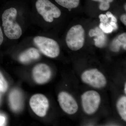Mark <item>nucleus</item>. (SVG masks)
<instances>
[{"instance_id": "nucleus-16", "label": "nucleus", "mask_w": 126, "mask_h": 126, "mask_svg": "<svg viewBox=\"0 0 126 126\" xmlns=\"http://www.w3.org/2000/svg\"><path fill=\"white\" fill-rule=\"evenodd\" d=\"M99 28L104 33H109L113 31V29L109 23L106 24L101 23L99 25Z\"/></svg>"}, {"instance_id": "nucleus-25", "label": "nucleus", "mask_w": 126, "mask_h": 126, "mask_svg": "<svg viewBox=\"0 0 126 126\" xmlns=\"http://www.w3.org/2000/svg\"><path fill=\"white\" fill-rule=\"evenodd\" d=\"M94 1H98L101 3V2H108L109 3L112 2L113 0H93Z\"/></svg>"}, {"instance_id": "nucleus-1", "label": "nucleus", "mask_w": 126, "mask_h": 126, "mask_svg": "<svg viewBox=\"0 0 126 126\" xmlns=\"http://www.w3.org/2000/svg\"><path fill=\"white\" fill-rule=\"evenodd\" d=\"M17 15V10L14 7L5 10L2 15V26L4 32L10 39H18L22 34L21 27L16 21Z\"/></svg>"}, {"instance_id": "nucleus-22", "label": "nucleus", "mask_w": 126, "mask_h": 126, "mask_svg": "<svg viewBox=\"0 0 126 126\" xmlns=\"http://www.w3.org/2000/svg\"><path fill=\"white\" fill-rule=\"evenodd\" d=\"M5 119L4 117L0 115V126H3L5 122Z\"/></svg>"}, {"instance_id": "nucleus-8", "label": "nucleus", "mask_w": 126, "mask_h": 126, "mask_svg": "<svg viewBox=\"0 0 126 126\" xmlns=\"http://www.w3.org/2000/svg\"><path fill=\"white\" fill-rule=\"evenodd\" d=\"M58 101L63 111L69 115L77 112L78 106L77 101L69 94L65 92H61L58 96Z\"/></svg>"}, {"instance_id": "nucleus-11", "label": "nucleus", "mask_w": 126, "mask_h": 126, "mask_svg": "<svg viewBox=\"0 0 126 126\" xmlns=\"http://www.w3.org/2000/svg\"><path fill=\"white\" fill-rule=\"evenodd\" d=\"M9 98L12 109L15 111L20 110L23 103V97L20 92L17 89H14L10 93Z\"/></svg>"}, {"instance_id": "nucleus-12", "label": "nucleus", "mask_w": 126, "mask_h": 126, "mask_svg": "<svg viewBox=\"0 0 126 126\" xmlns=\"http://www.w3.org/2000/svg\"><path fill=\"white\" fill-rule=\"evenodd\" d=\"M90 37L96 36L94 39V45L98 48H102L106 45L107 38L104 33L100 28L96 27L93 29L90 30L89 33Z\"/></svg>"}, {"instance_id": "nucleus-7", "label": "nucleus", "mask_w": 126, "mask_h": 126, "mask_svg": "<svg viewBox=\"0 0 126 126\" xmlns=\"http://www.w3.org/2000/svg\"><path fill=\"white\" fill-rule=\"evenodd\" d=\"M30 105L36 115L40 117H44L47 114L49 107V102L47 98L44 94H37L31 98Z\"/></svg>"}, {"instance_id": "nucleus-26", "label": "nucleus", "mask_w": 126, "mask_h": 126, "mask_svg": "<svg viewBox=\"0 0 126 126\" xmlns=\"http://www.w3.org/2000/svg\"><path fill=\"white\" fill-rule=\"evenodd\" d=\"M124 92L125 94L126 93V83H125V85H124Z\"/></svg>"}, {"instance_id": "nucleus-15", "label": "nucleus", "mask_w": 126, "mask_h": 126, "mask_svg": "<svg viewBox=\"0 0 126 126\" xmlns=\"http://www.w3.org/2000/svg\"><path fill=\"white\" fill-rule=\"evenodd\" d=\"M8 84L1 72H0V92L4 93L7 90Z\"/></svg>"}, {"instance_id": "nucleus-20", "label": "nucleus", "mask_w": 126, "mask_h": 126, "mask_svg": "<svg viewBox=\"0 0 126 126\" xmlns=\"http://www.w3.org/2000/svg\"><path fill=\"white\" fill-rule=\"evenodd\" d=\"M99 18L101 23L106 24L108 23L109 19L106 15L101 14L99 16Z\"/></svg>"}, {"instance_id": "nucleus-18", "label": "nucleus", "mask_w": 126, "mask_h": 126, "mask_svg": "<svg viewBox=\"0 0 126 126\" xmlns=\"http://www.w3.org/2000/svg\"><path fill=\"white\" fill-rule=\"evenodd\" d=\"M118 40L123 45V47L124 49L126 50V33H123L119 35L117 38Z\"/></svg>"}, {"instance_id": "nucleus-3", "label": "nucleus", "mask_w": 126, "mask_h": 126, "mask_svg": "<svg viewBox=\"0 0 126 126\" xmlns=\"http://www.w3.org/2000/svg\"><path fill=\"white\" fill-rule=\"evenodd\" d=\"M85 32L81 25L74 26L68 31L65 38L68 47L70 49L77 51L83 47L85 41Z\"/></svg>"}, {"instance_id": "nucleus-14", "label": "nucleus", "mask_w": 126, "mask_h": 126, "mask_svg": "<svg viewBox=\"0 0 126 126\" xmlns=\"http://www.w3.org/2000/svg\"><path fill=\"white\" fill-rule=\"evenodd\" d=\"M61 6L69 9L76 8L78 6L79 0H55Z\"/></svg>"}, {"instance_id": "nucleus-10", "label": "nucleus", "mask_w": 126, "mask_h": 126, "mask_svg": "<svg viewBox=\"0 0 126 126\" xmlns=\"http://www.w3.org/2000/svg\"><path fill=\"white\" fill-rule=\"evenodd\" d=\"M40 55L38 49L34 48H30L22 52L19 56L21 63L27 64L31 61L37 60L40 58Z\"/></svg>"}, {"instance_id": "nucleus-2", "label": "nucleus", "mask_w": 126, "mask_h": 126, "mask_svg": "<svg viewBox=\"0 0 126 126\" xmlns=\"http://www.w3.org/2000/svg\"><path fill=\"white\" fill-rule=\"evenodd\" d=\"M33 40L40 52L47 57L54 58L58 57L60 53L58 44L53 39L38 36L35 37Z\"/></svg>"}, {"instance_id": "nucleus-19", "label": "nucleus", "mask_w": 126, "mask_h": 126, "mask_svg": "<svg viewBox=\"0 0 126 126\" xmlns=\"http://www.w3.org/2000/svg\"><path fill=\"white\" fill-rule=\"evenodd\" d=\"M110 3L108 2H101L99 5V9L102 11H106L110 7Z\"/></svg>"}, {"instance_id": "nucleus-6", "label": "nucleus", "mask_w": 126, "mask_h": 126, "mask_svg": "<svg viewBox=\"0 0 126 126\" xmlns=\"http://www.w3.org/2000/svg\"><path fill=\"white\" fill-rule=\"evenodd\" d=\"M84 111L87 114L94 113L99 107L101 97L98 93L94 90H89L83 94L81 96Z\"/></svg>"}, {"instance_id": "nucleus-21", "label": "nucleus", "mask_w": 126, "mask_h": 126, "mask_svg": "<svg viewBox=\"0 0 126 126\" xmlns=\"http://www.w3.org/2000/svg\"><path fill=\"white\" fill-rule=\"evenodd\" d=\"M121 20L125 26L126 25V14H124L121 16Z\"/></svg>"}, {"instance_id": "nucleus-23", "label": "nucleus", "mask_w": 126, "mask_h": 126, "mask_svg": "<svg viewBox=\"0 0 126 126\" xmlns=\"http://www.w3.org/2000/svg\"><path fill=\"white\" fill-rule=\"evenodd\" d=\"M109 23L112 26L113 29V30H115L117 29L118 27L116 23L112 22V21H111V22Z\"/></svg>"}, {"instance_id": "nucleus-13", "label": "nucleus", "mask_w": 126, "mask_h": 126, "mask_svg": "<svg viewBox=\"0 0 126 126\" xmlns=\"http://www.w3.org/2000/svg\"><path fill=\"white\" fill-rule=\"evenodd\" d=\"M117 108L119 115L125 121H126V97H120L117 103Z\"/></svg>"}, {"instance_id": "nucleus-5", "label": "nucleus", "mask_w": 126, "mask_h": 126, "mask_svg": "<svg viewBox=\"0 0 126 126\" xmlns=\"http://www.w3.org/2000/svg\"><path fill=\"white\" fill-rule=\"evenodd\" d=\"M81 78L84 83L96 88L104 87L107 84L105 76L96 69L86 70L82 74Z\"/></svg>"}, {"instance_id": "nucleus-4", "label": "nucleus", "mask_w": 126, "mask_h": 126, "mask_svg": "<svg viewBox=\"0 0 126 126\" xmlns=\"http://www.w3.org/2000/svg\"><path fill=\"white\" fill-rule=\"evenodd\" d=\"M35 7L38 13L46 22L52 23L54 18H58L61 15L60 10L49 0H37Z\"/></svg>"}, {"instance_id": "nucleus-24", "label": "nucleus", "mask_w": 126, "mask_h": 126, "mask_svg": "<svg viewBox=\"0 0 126 126\" xmlns=\"http://www.w3.org/2000/svg\"><path fill=\"white\" fill-rule=\"evenodd\" d=\"M3 41V35L1 28L0 26V46L2 44Z\"/></svg>"}, {"instance_id": "nucleus-9", "label": "nucleus", "mask_w": 126, "mask_h": 126, "mask_svg": "<svg viewBox=\"0 0 126 126\" xmlns=\"http://www.w3.org/2000/svg\"><path fill=\"white\" fill-rule=\"evenodd\" d=\"M52 71L49 66L45 63H39L35 65L32 71L34 81L39 84L47 82L52 77Z\"/></svg>"}, {"instance_id": "nucleus-27", "label": "nucleus", "mask_w": 126, "mask_h": 126, "mask_svg": "<svg viewBox=\"0 0 126 126\" xmlns=\"http://www.w3.org/2000/svg\"><path fill=\"white\" fill-rule=\"evenodd\" d=\"M126 4H125V5H124V9H125L126 10Z\"/></svg>"}, {"instance_id": "nucleus-17", "label": "nucleus", "mask_w": 126, "mask_h": 126, "mask_svg": "<svg viewBox=\"0 0 126 126\" xmlns=\"http://www.w3.org/2000/svg\"><path fill=\"white\" fill-rule=\"evenodd\" d=\"M123 46V45L118 39H115L113 41L111 46V49L114 52H118L120 49V47Z\"/></svg>"}]
</instances>
